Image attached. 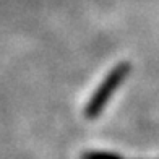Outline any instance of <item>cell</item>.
<instances>
[{"mask_svg": "<svg viewBox=\"0 0 159 159\" xmlns=\"http://www.w3.org/2000/svg\"><path fill=\"white\" fill-rule=\"evenodd\" d=\"M130 73V63L128 62H122L119 63L114 70H111L107 76L104 78V81L98 86V89L94 91V94L91 96L88 101V106L84 109V115L88 119H96L98 115L102 112L106 107L107 101L111 99V96L115 93V89L122 84V81L127 78Z\"/></svg>", "mask_w": 159, "mask_h": 159, "instance_id": "obj_1", "label": "cell"}, {"mask_svg": "<svg viewBox=\"0 0 159 159\" xmlns=\"http://www.w3.org/2000/svg\"><path fill=\"white\" fill-rule=\"evenodd\" d=\"M84 159H120V157L115 154H107V153H91V154H86Z\"/></svg>", "mask_w": 159, "mask_h": 159, "instance_id": "obj_2", "label": "cell"}]
</instances>
